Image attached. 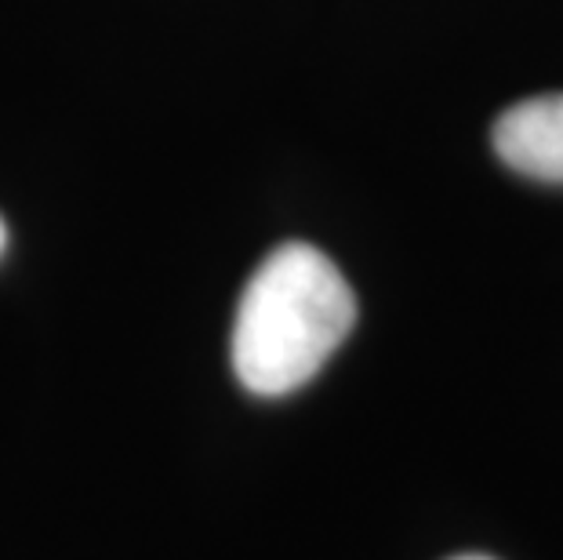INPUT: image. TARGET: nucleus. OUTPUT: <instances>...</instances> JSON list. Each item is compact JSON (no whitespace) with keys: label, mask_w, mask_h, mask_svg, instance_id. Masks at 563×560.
Returning a JSON list of instances; mask_svg holds the SVG:
<instances>
[{"label":"nucleus","mask_w":563,"mask_h":560,"mask_svg":"<svg viewBox=\"0 0 563 560\" xmlns=\"http://www.w3.org/2000/svg\"><path fill=\"white\" fill-rule=\"evenodd\" d=\"M4 244H8V230H4V219H0V252H4Z\"/></svg>","instance_id":"obj_4"},{"label":"nucleus","mask_w":563,"mask_h":560,"mask_svg":"<svg viewBox=\"0 0 563 560\" xmlns=\"http://www.w3.org/2000/svg\"><path fill=\"white\" fill-rule=\"evenodd\" d=\"M451 560H495V557H484V553H462V557H451Z\"/></svg>","instance_id":"obj_3"},{"label":"nucleus","mask_w":563,"mask_h":560,"mask_svg":"<svg viewBox=\"0 0 563 560\" xmlns=\"http://www.w3.org/2000/svg\"><path fill=\"white\" fill-rule=\"evenodd\" d=\"M356 325V295L313 244H280L244 284L233 325V372L255 397L302 389Z\"/></svg>","instance_id":"obj_1"},{"label":"nucleus","mask_w":563,"mask_h":560,"mask_svg":"<svg viewBox=\"0 0 563 560\" xmlns=\"http://www.w3.org/2000/svg\"><path fill=\"white\" fill-rule=\"evenodd\" d=\"M495 153L538 183H563V91L534 95L495 121Z\"/></svg>","instance_id":"obj_2"}]
</instances>
